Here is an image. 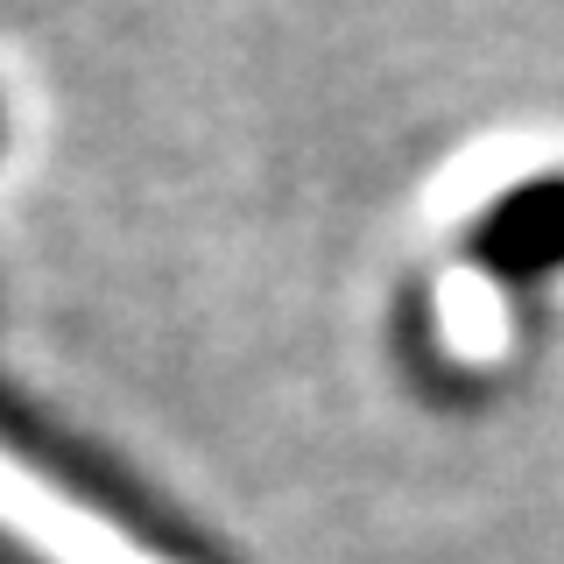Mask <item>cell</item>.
I'll return each mask as SVG.
<instances>
[{
  "label": "cell",
  "mask_w": 564,
  "mask_h": 564,
  "mask_svg": "<svg viewBox=\"0 0 564 564\" xmlns=\"http://www.w3.org/2000/svg\"><path fill=\"white\" fill-rule=\"evenodd\" d=\"M466 254L501 282H536L564 269V170L522 176L466 234Z\"/></svg>",
  "instance_id": "2"
},
{
  "label": "cell",
  "mask_w": 564,
  "mask_h": 564,
  "mask_svg": "<svg viewBox=\"0 0 564 564\" xmlns=\"http://www.w3.org/2000/svg\"><path fill=\"white\" fill-rule=\"evenodd\" d=\"M0 452L22 473L50 480L57 494L85 508V516L113 522L128 543H141L163 564H234L219 543L205 536L191 516H176V501H163L141 473H128L106 445H93L85 431H70L64 416H50L35 395H22L14 381H0Z\"/></svg>",
  "instance_id": "1"
},
{
  "label": "cell",
  "mask_w": 564,
  "mask_h": 564,
  "mask_svg": "<svg viewBox=\"0 0 564 564\" xmlns=\"http://www.w3.org/2000/svg\"><path fill=\"white\" fill-rule=\"evenodd\" d=\"M0 564H43V557H35V551H22L14 536H0Z\"/></svg>",
  "instance_id": "3"
}]
</instances>
